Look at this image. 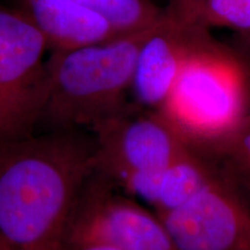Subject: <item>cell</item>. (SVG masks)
Returning a JSON list of instances; mask_svg holds the SVG:
<instances>
[{
	"instance_id": "cell-6",
	"label": "cell",
	"mask_w": 250,
	"mask_h": 250,
	"mask_svg": "<svg viewBox=\"0 0 250 250\" xmlns=\"http://www.w3.org/2000/svg\"><path fill=\"white\" fill-rule=\"evenodd\" d=\"M92 133L96 168L114 183L126 175L161 169L192 151L160 112L136 103Z\"/></svg>"
},
{
	"instance_id": "cell-14",
	"label": "cell",
	"mask_w": 250,
	"mask_h": 250,
	"mask_svg": "<svg viewBox=\"0 0 250 250\" xmlns=\"http://www.w3.org/2000/svg\"><path fill=\"white\" fill-rule=\"evenodd\" d=\"M202 2L203 0H170L165 13L176 22L195 24V18Z\"/></svg>"
},
{
	"instance_id": "cell-3",
	"label": "cell",
	"mask_w": 250,
	"mask_h": 250,
	"mask_svg": "<svg viewBox=\"0 0 250 250\" xmlns=\"http://www.w3.org/2000/svg\"><path fill=\"white\" fill-rule=\"evenodd\" d=\"M158 111L197 152L250 122V64L208 35L187 59Z\"/></svg>"
},
{
	"instance_id": "cell-16",
	"label": "cell",
	"mask_w": 250,
	"mask_h": 250,
	"mask_svg": "<svg viewBox=\"0 0 250 250\" xmlns=\"http://www.w3.org/2000/svg\"><path fill=\"white\" fill-rule=\"evenodd\" d=\"M241 36H242L243 42H245V44H246L247 48L250 49V31H249V33L245 34V35H241Z\"/></svg>"
},
{
	"instance_id": "cell-2",
	"label": "cell",
	"mask_w": 250,
	"mask_h": 250,
	"mask_svg": "<svg viewBox=\"0 0 250 250\" xmlns=\"http://www.w3.org/2000/svg\"><path fill=\"white\" fill-rule=\"evenodd\" d=\"M154 26L99 44L52 51L45 62L44 88L33 133L94 132L132 107L129 95L137 57Z\"/></svg>"
},
{
	"instance_id": "cell-11",
	"label": "cell",
	"mask_w": 250,
	"mask_h": 250,
	"mask_svg": "<svg viewBox=\"0 0 250 250\" xmlns=\"http://www.w3.org/2000/svg\"><path fill=\"white\" fill-rule=\"evenodd\" d=\"M198 153L211 162L226 182L250 202V122L215 147Z\"/></svg>"
},
{
	"instance_id": "cell-1",
	"label": "cell",
	"mask_w": 250,
	"mask_h": 250,
	"mask_svg": "<svg viewBox=\"0 0 250 250\" xmlns=\"http://www.w3.org/2000/svg\"><path fill=\"white\" fill-rule=\"evenodd\" d=\"M86 130L0 140V243L4 250H64L81 190L95 171Z\"/></svg>"
},
{
	"instance_id": "cell-4",
	"label": "cell",
	"mask_w": 250,
	"mask_h": 250,
	"mask_svg": "<svg viewBox=\"0 0 250 250\" xmlns=\"http://www.w3.org/2000/svg\"><path fill=\"white\" fill-rule=\"evenodd\" d=\"M118 190L96 168L78 198L65 246L103 243L121 250H183L154 211Z\"/></svg>"
},
{
	"instance_id": "cell-13",
	"label": "cell",
	"mask_w": 250,
	"mask_h": 250,
	"mask_svg": "<svg viewBox=\"0 0 250 250\" xmlns=\"http://www.w3.org/2000/svg\"><path fill=\"white\" fill-rule=\"evenodd\" d=\"M195 24L208 30L227 28L245 35L250 31V0H203Z\"/></svg>"
},
{
	"instance_id": "cell-17",
	"label": "cell",
	"mask_w": 250,
	"mask_h": 250,
	"mask_svg": "<svg viewBox=\"0 0 250 250\" xmlns=\"http://www.w3.org/2000/svg\"><path fill=\"white\" fill-rule=\"evenodd\" d=\"M0 250H4V249H2V247H1V243H0Z\"/></svg>"
},
{
	"instance_id": "cell-5",
	"label": "cell",
	"mask_w": 250,
	"mask_h": 250,
	"mask_svg": "<svg viewBox=\"0 0 250 250\" xmlns=\"http://www.w3.org/2000/svg\"><path fill=\"white\" fill-rule=\"evenodd\" d=\"M46 49L28 15L0 8V140L34 132L44 88Z\"/></svg>"
},
{
	"instance_id": "cell-12",
	"label": "cell",
	"mask_w": 250,
	"mask_h": 250,
	"mask_svg": "<svg viewBox=\"0 0 250 250\" xmlns=\"http://www.w3.org/2000/svg\"><path fill=\"white\" fill-rule=\"evenodd\" d=\"M99 12L120 35L137 33L154 26L164 17L165 8L149 0H72Z\"/></svg>"
},
{
	"instance_id": "cell-9",
	"label": "cell",
	"mask_w": 250,
	"mask_h": 250,
	"mask_svg": "<svg viewBox=\"0 0 250 250\" xmlns=\"http://www.w3.org/2000/svg\"><path fill=\"white\" fill-rule=\"evenodd\" d=\"M211 162L192 149L159 170L124 176L116 187L149 205L155 213L182 205L215 176Z\"/></svg>"
},
{
	"instance_id": "cell-10",
	"label": "cell",
	"mask_w": 250,
	"mask_h": 250,
	"mask_svg": "<svg viewBox=\"0 0 250 250\" xmlns=\"http://www.w3.org/2000/svg\"><path fill=\"white\" fill-rule=\"evenodd\" d=\"M30 18L48 49L68 51L122 36L99 12L72 0H28Z\"/></svg>"
},
{
	"instance_id": "cell-8",
	"label": "cell",
	"mask_w": 250,
	"mask_h": 250,
	"mask_svg": "<svg viewBox=\"0 0 250 250\" xmlns=\"http://www.w3.org/2000/svg\"><path fill=\"white\" fill-rule=\"evenodd\" d=\"M208 35V29L176 22L164 13L138 52L131 88L134 103L158 110L187 59Z\"/></svg>"
},
{
	"instance_id": "cell-15",
	"label": "cell",
	"mask_w": 250,
	"mask_h": 250,
	"mask_svg": "<svg viewBox=\"0 0 250 250\" xmlns=\"http://www.w3.org/2000/svg\"><path fill=\"white\" fill-rule=\"evenodd\" d=\"M64 250H121L103 243H83V245H67Z\"/></svg>"
},
{
	"instance_id": "cell-7",
	"label": "cell",
	"mask_w": 250,
	"mask_h": 250,
	"mask_svg": "<svg viewBox=\"0 0 250 250\" xmlns=\"http://www.w3.org/2000/svg\"><path fill=\"white\" fill-rule=\"evenodd\" d=\"M156 214L183 250H250V202L218 173L182 205Z\"/></svg>"
}]
</instances>
